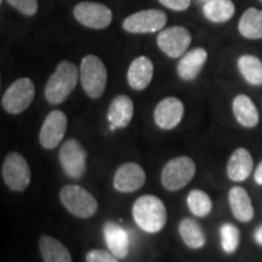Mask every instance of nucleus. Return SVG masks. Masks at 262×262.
I'll return each mask as SVG.
<instances>
[{
    "instance_id": "nucleus-32",
    "label": "nucleus",
    "mask_w": 262,
    "mask_h": 262,
    "mask_svg": "<svg viewBox=\"0 0 262 262\" xmlns=\"http://www.w3.org/2000/svg\"><path fill=\"white\" fill-rule=\"evenodd\" d=\"M254 180L258 186H262V160L260 162V164L257 165V168L255 169Z\"/></svg>"
},
{
    "instance_id": "nucleus-33",
    "label": "nucleus",
    "mask_w": 262,
    "mask_h": 262,
    "mask_svg": "<svg viewBox=\"0 0 262 262\" xmlns=\"http://www.w3.org/2000/svg\"><path fill=\"white\" fill-rule=\"evenodd\" d=\"M254 238H255V242H256L258 245H261V247H262V225L258 226V227L255 229Z\"/></svg>"
},
{
    "instance_id": "nucleus-20",
    "label": "nucleus",
    "mask_w": 262,
    "mask_h": 262,
    "mask_svg": "<svg viewBox=\"0 0 262 262\" xmlns=\"http://www.w3.org/2000/svg\"><path fill=\"white\" fill-rule=\"evenodd\" d=\"M104 241L110 251L118 258H125L129 254V237L126 231L117 222L107 221L103 225Z\"/></svg>"
},
{
    "instance_id": "nucleus-14",
    "label": "nucleus",
    "mask_w": 262,
    "mask_h": 262,
    "mask_svg": "<svg viewBox=\"0 0 262 262\" xmlns=\"http://www.w3.org/2000/svg\"><path fill=\"white\" fill-rule=\"evenodd\" d=\"M185 106L180 98L169 96L163 98L155 110V122L162 130H172L181 123Z\"/></svg>"
},
{
    "instance_id": "nucleus-19",
    "label": "nucleus",
    "mask_w": 262,
    "mask_h": 262,
    "mask_svg": "<svg viewBox=\"0 0 262 262\" xmlns=\"http://www.w3.org/2000/svg\"><path fill=\"white\" fill-rule=\"evenodd\" d=\"M232 111L238 124L245 129H253L260 122V114L256 104L248 95H237L232 102Z\"/></svg>"
},
{
    "instance_id": "nucleus-21",
    "label": "nucleus",
    "mask_w": 262,
    "mask_h": 262,
    "mask_svg": "<svg viewBox=\"0 0 262 262\" xmlns=\"http://www.w3.org/2000/svg\"><path fill=\"white\" fill-rule=\"evenodd\" d=\"M134 117V102L126 95H119L114 97L108 108V120L111 122L112 129L114 127L127 126Z\"/></svg>"
},
{
    "instance_id": "nucleus-26",
    "label": "nucleus",
    "mask_w": 262,
    "mask_h": 262,
    "mask_svg": "<svg viewBox=\"0 0 262 262\" xmlns=\"http://www.w3.org/2000/svg\"><path fill=\"white\" fill-rule=\"evenodd\" d=\"M238 70L245 81L253 86L262 85V61L254 55H242L237 61Z\"/></svg>"
},
{
    "instance_id": "nucleus-25",
    "label": "nucleus",
    "mask_w": 262,
    "mask_h": 262,
    "mask_svg": "<svg viewBox=\"0 0 262 262\" xmlns=\"http://www.w3.org/2000/svg\"><path fill=\"white\" fill-rule=\"evenodd\" d=\"M205 17L215 24H224L233 17L235 5L232 0H209L203 9Z\"/></svg>"
},
{
    "instance_id": "nucleus-11",
    "label": "nucleus",
    "mask_w": 262,
    "mask_h": 262,
    "mask_svg": "<svg viewBox=\"0 0 262 262\" xmlns=\"http://www.w3.org/2000/svg\"><path fill=\"white\" fill-rule=\"evenodd\" d=\"M168 16L162 10L149 9L133 14L123 22V28L129 33H155L165 27Z\"/></svg>"
},
{
    "instance_id": "nucleus-24",
    "label": "nucleus",
    "mask_w": 262,
    "mask_h": 262,
    "mask_svg": "<svg viewBox=\"0 0 262 262\" xmlns=\"http://www.w3.org/2000/svg\"><path fill=\"white\" fill-rule=\"evenodd\" d=\"M179 233L189 249H202L206 243L204 229L194 219H183L179 224Z\"/></svg>"
},
{
    "instance_id": "nucleus-17",
    "label": "nucleus",
    "mask_w": 262,
    "mask_h": 262,
    "mask_svg": "<svg viewBox=\"0 0 262 262\" xmlns=\"http://www.w3.org/2000/svg\"><path fill=\"white\" fill-rule=\"evenodd\" d=\"M153 62L146 56H139L131 62L127 70V83L131 89L145 90L153 78Z\"/></svg>"
},
{
    "instance_id": "nucleus-34",
    "label": "nucleus",
    "mask_w": 262,
    "mask_h": 262,
    "mask_svg": "<svg viewBox=\"0 0 262 262\" xmlns=\"http://www.w3.org/2000/svg\"><path fill=\"white\" fill-rule=\"evenodd\" d=\"M260 2H261V3H262V0H260Z\"/></svg>"
},
{
    "instance_id": "nucleus-5",
    "label": "nucleus",
    "mask_w": 262,
    "mask_h": 262,
    "mask_svg": "<svg viewBox=\"0 0 262 262\" xmlns=\"http://www.w3.org/2000/svg\"><path fill=\"white\" fill-rule=\"evenodd\" d=\"M81 86L90 98L101 97L107 86V68L101 58L88 55L81 60L79 68Z\"/></svg>"
},
{
    "instance_id": "nucleus-22",
    "label": "nucleus",
    "mask_w": 262,
    "mask_h": 262,
    "mask_svg": "<svg viewBox=\"0 0 262 262\" xmlns=\"http://www.w3.org/2000/svg\"><path fill=\"white\" fill-rule=\"evenodd\" d=\"M39 249L44 262H73L67 247L51 235H41Z\"/></svg>"
},
{
    "instance_id": "nucleus-30",
    "label": "nucleus",
    "mask_w": 262,
    "mask_h": 262,
    "mask_svg": "<svg viewBox=\"0 0 262 262\" xmlns=\"http://www.w3.org/2000/svg\"><path fill=\"white\" fill-rule=\"evenodd\" d=\"M6 2L26 16H34L38 11L37 0H6Z\"/></svg>"
},
{
    "instance_id": "nucleus-1",
    "label": "nucleus",
    "mask_w": 262,
    "mask_h": 262,
    "mask_svg": "<svg viewBox=\"0 0 262 262\" xmlns=\"http://www.w3.org/2000/svg\"><path fill=\"white\" fill-rule=\"evenodd\" d=\"M133 217L136 225L147 233H158L165 227L168 211L163 201L153 194H143L133 205Z\"/></svg>"
},
{
    "instance_id": "nucleus-15",
    "label": "nucleus",
    "mask_w": 262,
    "mask_h": 262,
    "mask_svg": "<svg viewBox=\"0 0 262 262\" xmlns=\"http://www.w3.org/2000/svg\"><path fill=\"white\" fill-rule=\"evenodd\" d=\"M253 169L254 159L251 153L244 147H238L229 157L226 172L231 181L243 182L251 175Z\"/></svg>"
},
{
    "instance_id": "nucleus-16",
    "label": "nucleus",
    "mask_w": 262,
    "mask_h": 262,
    "mask_svg": "<svg viewBox=\"0 0 262 262\" xmlns=\"http://www.w3.org/2000/svg\"><path fill=\"white\" fill-rule=\"evenodd\" d=\"M208 60V51L204 48H195L186 52L178 64V74L182 80H194Z\"/></svg>"
},
{
    "instance_id": "nucleus-10",
    "label": "nucleus",
    "mask_w": 262,
    "mask_h": 262,
    "mask_svg": "<svg viewBox=\"0 0 262 262\" xmlns=\"http://www.w3.org/2000/svg\"><path fill=\"white\" fill-rule=\"evenodd\" d=\"M73 14L79 24L93 29L107 28L113 18L112 10L108 6L94 2L79 3L74 8Z\"/></svg>"
},
{
    "instance_id": "nucleus-4",
    "label": "nucleus",
    "mask_w": 262,
    "mask_h": 262,
    "mask_svg": "<svg viewBox=\"0 0 262 262\" xmlns=\"http://www.w3.org/2000/svg\"><path fill=\"white\" fill-rule=\"evenodd\" d=\"M60 201L67 211L78 219L93 217L98 209L96 198L78 185L63 186L60 191Z\"/></svg>"
},
{
    "instance_id": "nucleus-27",
    "label": "nucleus",
    "mask_w": 262,
    "mask_h": 262,
    "mask_svg": "<svg viewBox=\"0 0 262 262\" xmlns=\"http://www.w3.org/2000/svg\"><path fill=\"white\" fill-rule=\"evenodd\" d=\"M189 211L196 217H205L212 211V202L208 193L202 189H192L187 195Z\"/></svg>"
},
{
    "instance_id": "nucleus-2",
    "label": "nucleus",
    "mask_w": 262,
    "mask_h": 262,
    "mask_svg": "<svg viewBox=\"0 0 262 262\" xmlns=\"http://www.w3.org/2000/svg\"><path fill=\"white\" fill-rule=\"evenodd\" d=\"M79 68L70 61H61L45 86V97L51 104H60L67 100L78 84Z\"/></svg>"
},
{
    "instance_id": "nucleus-6",
    "label": "nucleus",
    "mask_w": 262,
    "mask_h": 262,
    "mask_svg": "<svg viewBox=\"0 0 262 262\" xmlns=\"http://www.w3.org/2000/svg\"><path fill=\"white\" fill-rule=\"evenodd\" d=\"M2 176L11 191L24 192L31 183L32 172L25 157L18 152H11L3 163Z\"/></svg>"
},
{
    "instance_id": "nucleus-23",
    "label": "nucleus",
    "mask_w": 262,
    "mask_h": 262,
    "mask_svg": "<svg viewBox=\"0 0 262 262\" xmlns=\"http://www.w3.org/2000/svg\"><path fill=\"white\" fill-rule=\"evenodd\" d=\"M238 31L245 39L250 40L262 39V10L256 8L245 10L239 19Z\"/></svg>"
},
{
    "instance_id": "nucleus-12",
    "label": "nucleus",
    "mask_w": 262,
    "mask_h": 262,
    "mask_svg": "<svg viewBox=\"0 0 262 262\" xmlns=\"http://www.w3.org/2000/svg\"><path fill=\"white\" fill-rule=\"evenodd\" d=\"M67 124V116L62 111L55 110L49 113L44 119L40 133H39V142H40L42 148H56L66 135Z\"/></svg>"
},
{
    "instance_id": "nucleus-28",
    "label": "nucleus",
    "mask_w": 262,
    "mask_h": 262,
    "mask_svg": "<svg viewBox=\"0 0 262 262\" xmlns=\"http://www.w3.org/2000/svg\"><path fill=\"white\" fill-rule=\"evenodd\" d=\"M221 247L225 253L234 254L241 244V231L233 224H224L220 228Z\"/></svg>"
},
{
    "instance_id": "nucleus-9",
    "label": "nucleus",
    "mask_w": 262,
    "mask_h": 262,
    "mask_svg": "<svg viewBox=\"0 0 262 262\" xmlns=\"http://www.w3.org/2000/svg\"><path fill=\"white\" fill-rule=\"evenodd\" d=\"M191 41V33L181 26L162 29L157 37V44L160 50L171 58H179L185 55Z\"/></svg>"
},
{
    "instance_id": "nucleus-31",
    "label": "nucleus",
    "mask_w": 262,
    "mask_h": 262,
    "mask_svg": "<svg viewBox=\"0 0 262 262\" xmlns=\"http://www.w3.org/2000/svg\"><path fill=\"white\" fill-rule=\"evenodd\" d=\"M159 3L173 11H185L191 5V0H159Z\"/></svg>"
},
{
    "instance_id": "nucleus-8",
    "label": "nucleus",
    "mask_w": 262,
    "mask_h": 262,
    "mask_svg": "<svg viewBox=\"0 0 262 262\" xmlns=\"http://www.w3.org/2000/svg\"><path fill=\"white\" fill-rule=\"evenodd\" d=\"M86 158L88 153L84 146L75 139L66 141L58 153L62 170L71 179L83 178L86 171Z\"/></svg>"
},
{
    "instance_id": "nucleus-18",
    "label": "nucleus",
    "mask_w": 262,
    "mask_h": 262,
    "mask_svg": "<svg viewBox=\"0 0 262 262\" xmlns=\"http://www.w3.org/2000/svg\"><path fill=\"white\" fill-rule=\"evenodd\" d=\"M228 203L231 206L232 214L238 221L247 224L255 216V210L250 195L247 189L239 186H234L228 192Z\"/></svg>"
},
{
    "instance_id": "nucleus-13",
    "label": "nucleus",
    "mask_w": 262,
    "mask_h": 262,
    "mask_svg": "<svg viewBox=\"0 0 262 262\" xmlns=\"http://www.w3.org/2000/svg\"><path fill=\"white\" fill-rule=\"evenodd\" d=\"M146 183V172L136 163H124L114 172L113 186L120 193H133L139 191Z\"/></svg>"
},
{
    "instance_id": "nucleus-7",
    "label": "nucleus",
    "mask_w": 262,
    "mask_h": 262,
    "mask_svg": "<svg viewBox=\"0 0 262 262\" xmlns=\"http://www.w3.org/2000/svg\"><path fill=\"white\" fill-rule=\"evenodd\" d=\"M34 96V83L29 78H19L3 95L2 106L10 114H19L31 106Z\"/></svg>"
},
{
    "instance_id": "nucleus-29",
    "label": "nucleus",
    "mask_w": 262,
    "mask_h": 262,
    "mask_svg": "<svg viewBox=\"0 0 262 262\" xmlns=\"http://www.w3.org/2000/svg\"><path fill=\"white\" fill-rule=\"evenodd\" d=\"M86 262H119L116 255L103 249H91L85 256Z\"/></svg>"
},
{
    "instance_id": "nucleus-3",
    "label": "nucleus",
    "mask_w": 262,
    "mask_h": 262,
    "mask_svg": "<svg viewBox=\"0 0 262 262\" xmlns=\"http://www.w3.org/2000/svg\"><path fill=\"white\" fill-rule=\"evenodd\" d=\"M196 166L191 157L180 156L170 159L163 166L160 181L163 187L168 191L176 192L188 185L194 178Z\"/></svg>"
}]
</instances>
